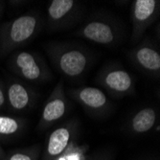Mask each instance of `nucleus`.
<instances>
[{
  "label": "nucleus",
  "instance_id": "nucleus-1",
  "mask_svg": "<svg viewBox=\"0 0 160 160\" xmlns=\"http://www.w3.org/2000/svg\"><path fill=\"white\" fill-rule=\"evenodd\" d=\"M40 17L28 12L7 22L0 30V52L6 54L35 38L40 29Z\"/></svg>",
  "mask_w": 160,
  "mask_h": 160
},
{
  "label": "nucleus",
  "instance_id": "nucleus-2",
  "mask_svg": "<svg viewBox=\"0 0 160 160\" xmlns=\"http://www.w3.org/2000/svg\"><path fill=\"white\" fill-rule=\"evenodd\" d=\"M56 68L67 78H78L84 73L89 64L87 53L73 46H55L48 51Z\"/></svg>",
  "mask_w": 160,
  "mask_h": 160
},
{
  "label": "nucleus",
  "instance_id": "nucleus-3",
  "mask_svg": "<svg viewBox=\"0 0 160 160\" xmlns=\"http://www.w3.org/2000/svg\"><path fill=\"white\" fill-rule=\"evenodd\" d=\"M10 68L19 77L34 82L48 81L50 70L44 61L34 52L18 51L10 61Z\"/></svg>",
  "mask_w": 160,
  "mask_h": 160
},
{
  "label": "nucleus",
  "instance_id": "nucleus-4",
  "mask_svg": "<svg viewBox=\"0 0 160 160\" xmlns=\"http://www.w3.org/2000/svg\"><path fill=\"white\" fill-rule=\"evenodd\" d=\"M160 2L158 0H136L132 6V41L141 39L147 29L154 22L159 13Z\"/></svg>",
  "mask_w": 160,
  "mask_h": 160
},
{
  "label": "nucleus",
  "instance_id": "nucleus-5",
  "mask_svg": "<svg viewBox=\"0 0 160 160\" xmlns=\"http://www.w3.org/2000/svg\"><path fill=\"white\" fill-rule=\"evenodd\" d=\"M68 102L64 93V83L61 80L57 83L48 100L43 107L38 126L42 128H48L62 118L67 112Z\"/></svg>",
  "mask_w": 160,
  "mask_h": 160
},
{
  "label": "nucleus",
  "instance_id": "nucleus-6",
  "mask_svg": "<svg viewBox=\"0 0 160 160\" xmlns=\"http://www.w3.org/2000/svg\"><path fill=\"white\" fill-rule=\"evenodd\" d=\"M76 35L99 44L109 45L116 40L117 32L109 22L103 19H93L85 23Z\"/></svg>",
  "mask_w": 160,
  "mask_h": 160
},
{
  "label": "nucleus",
  "instance_id": "nucleus-7",
  "mask_svg": "<svg viewBox=\"0 0 160 160\" xmlns=\"http://www.w3.org/2000/svg\"><path fill=\"white\" fill-rule=\"evenodd\" d=\"M100 82L109 92L126 96L134 91V80L128 71L120 68H111L102 75Z\"/></svg>",
  "mask_w": 160,
  "mask_h": 160
},
{
  "label": "nucleus",
  "instance_id": "nucleus-8",
  "mask_svg": "<svg viewBox=\"0 0 160 160\" xmlns=\"http://www.w3.org/2000/svg\"><path fill=\"white\" fill-rule=\"evenodd\" d=\"M70 94L85 109L93 112L104 111L109 105L107 95L97 87L82 86L70 90Z\"/></svg>",
  "mask_w": 160,
  "mask_h": 160
},
{
  "label": "nucleus",
  "instance_id": "nucleus-9",
  "mask_svg": "<svg viewBox=\"0 0 160 160\" xmlns=\"http://www.w3.org/2000/svg\"><path fill=\"white\" fill-rule=\"evenodd\" d=\"M75 132V126L71 123L56 128L51 132L44 152V160H53L66 151Z\"/></svg>",
  "mask_w": 160,
  "mask_h": 160
},
{
  "label": "nucleus",
  "instance_id": "nucleus-10",
  "mask_svg": "<svg viewBox=\"0 0 160 160\" xmlns=\"http://www.w3.org/2000/svg\"><path fill=\"white\" fill-rule=\"evenodd\" d=\"M6 101L10 108L17 111H23L32 107L34 93L25 84L18 81H11L5 87Z\"/></svg>",
  "mask_w": 160,
  "mask_h": 160
},
{
  "label": "nucleus",
  "instance_id": "nucleus-11",
  "mask_svg": "<svg viewBox=\"0 0 160 160\" xmlns=\"http://www.w3.org/2000/svg\"><path fill=\"white\" fill-rule=\"evenodd\" d=\"M132 58L142 70L152 75H159L160 55L158 50L151 43L144 42L136 47L132 52Z\"/></svg>",
  "mask_w": 160,
  "mask_h": 160
},
{
  "label": "nucleus",
  "instance_id": "nucleus-12",
  "mask_svg": "<svg viewBox=\"0 0 160 160\" xmlns=\"http://www.w3.org/2000/svg\"><path fill=\"white\" fill-rule=\"evenodd\" d=\"M78 2L73 0H53L47 8V17L50 25L61 26L73 17Z\"/></svg>",
  "mask_w": 160,
  "mask_h": 160
},
{
  "label": "nucleus",
  "instance_id": "nucleus-13",
  "mask_svg": "<svg viewBox=\"0 0 160 160\" xmlns=\"http://www.w3.org/2000/svg\"><path fill=\"white\" fill-rule=\"evenodd\" d=\"M156 111L152 108H145L137 111L130 120V128L135 133H145L151 130L156 122Z\"/></svg>",
  "mask_w": 160,
  "mask_h": 160
},
{
  "label": "nucleus",
  "instance_id": "nucleus-14",
  "mask_svg": "<svg viewBox=\"0 0 160 160\" xmlns=\"http://www.w3.org/2000/svg\"><path fill=\"white\" fill-rule=\"evenodd\" d=\"M25 127V121L12 116L0 115V138L16 136Z\"/></svg>",
  "mask_w": 160,
  "mask_h": 160
},
{
  "label": "nucleus",
  "instance_id": "nucleus-15",
  "mask_svg": "<svg viewBox=\"0 0 160 160\" xmlns=\"http://www.w3.org/2000/svg\"><path fill=\"white\" fill-rule=\"evenodd\" d=\"M86 152L87 146H80L72 141L66 151L53 160H87Z\"/></svg>",
  "mask_w": 160,
  "mask_h": 160
},
{
  "label": "nucleus",
  "instance_id": "nucleus-16",
  "mask_svg": "<svg viewBox=\"0 0 160 160\" xmlns=\"http://www.w3.org/2000/svg\"><path fill=\"white\" fill-rule=\"evenodd\" d=\"M38 148L17 150L6 154L1 160H38Z\"/></svg>",
  "mask_w": 160,
  "mask_h": 160
},
{
  "label": "nucleus",
  "instance_id": "nucleus-17",
  "mask_svg": "<svg viewBox=\"0 0 160 160\" xmlns=\"http://www.w3.org/2000/svg\"><path fill=\"white\" fill-rule=\"evenodd\" d=\"M7 104L6 101V93H5V87L0 82V110L4 108L5 105Z\"/></svg>",
  "mask_w": 160,
  "mask_h": 160
},
{
  "label": "nucleus",
  "instance_id": "nucleus-18",
  "mask_svg": "<svg viewBox=\"0 0 160 160\" xmlns=\"http://www.w3.org/2000/svg\"><path fill=\"white\" fill-rule=\"evenodd\" d=\"M5 155H6V153H5V152H4V150H3V148L1 146V144H0V160H1Z\"/></svg>",
  "mask_w": 160,
  "mask_h": 160
},
{
  "label": "nucleus",
  "instance_id": "nucleus-19",
  "mask_svg": "<svg viewBox=\"0 0 160 160\" xmlns=\"http://www.w3.org/2000/svg\"><path fill=\"white\" fill-rule=\"evenodd\" d=\"M2 6H3L2 2H0V14L2 13Z\"/></svg>",
  "mask_w": 160,
  "mask_h": 160
}]
</instances>
